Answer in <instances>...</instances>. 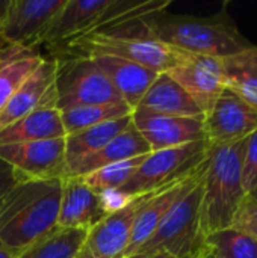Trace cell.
Returning <instances> with one entry per match:
<instances>
[{
    "instance_id": "1",
    "label": "cell",
    "mask_w": 257,
    "mask_h": 258,
    "mask_svg": "<svg viewBox=\"0 0 257 258\" xmlns=\"http://www.w3.org/2000/svg\"><path fill=\"white\" fill-rule=\"evenodd\" d=\"M148 36L189 54L226 59L253 48L236 26L229 3L209 17L176 15L167 11L144 20Z\"/></svg>"
},
{
    "instance_id": "2",
    "label": "cell",
    "mask_w": 257,
    "mask_h": 258,
    "mask_svg": "<svg viewBox=\"0 0 257 258\" xmlns=\"http://www.w3.org/2000/svg\"><path fill=\"white\" fill-rule=\"evenodd\" d=\"M64 180L21 181L0 206V246L14 255L58 227Z\"/></svg>"
},
{
    "instance_id": "3",
    "label": "cell",
    "mask_w": 257,
    "mask_h": 258,
    "mask_svg": "<svg viewBox=\"0 0 257 258\" xmlns=\"http://www.w3.org/2000/svg\"><path fill=\"white\" fill-rule=\"evenodd\" d=\"M247 139L209 148L203 172L200 210L204 236L230 228L233 216L245 197L242 187V159Z\"/></svg>"
},
{
    "instance_id": "4",
    "label": "cell",
    "mask_w": 257,
    "mask_h": 258,
    "mask_svg": "<svg viewBox=\"0 0 257 258\" xmlns=\"http://www.w3.org/2000/svg\"><path fill=\"white\" fill-rule=\"evenodd\" d=\"M138 26L139 21H135L112 30L82 35L67 42L61 54H111L139 63L159 74L176 68L189 54L148 36L142 26L139 29Z\"/></svg>"
},
{
    "instance_id": "5",
    "label": "cell",
    "mask_w": 257,
    "mask_h": 258,
    "mask_svg": "<svg viewBox=\"0 0 257 258\" xmlns=\"http://www.w3.org/2000/svg\"><path fill=\"white\" fill-rule=\"evenodd\" d=\"M204 172V169H203ZM203 174L177 200L155 233L129 258H147L159 252L176 258H201L208 251L201 228Z\"/></svg>"
},
{
    "instance_id": "6",
    "label": "cell",
    "mask_w": 257,
    "mask_h": 258,
    "mask_svg": "<svg viewBox=\"0 0 257 258\" xmlns=\"http://www.w3.org/2000/svg\"><path fill=\"white\" fill-rule=\"evenodd\" d=\"M209 148L211 145L206 141H197L174 148L151 151L120 190L136 198L182 181L201 169Z\"/></svg>"
},
{
    "instance_id": "7",
    "label": "cell",
    "mask_w": 257,
    "mask_h": 258,
    "mask_svg": "<svg viewBox=\"0 0 257 258\" xmlns=\"http://www.w3.org/2000/svg\"><path fill=\"white\" fill-rule=\"evenodd\" d=\"M56 59L55 89L58 110L123 101L109 77L91 57L61 54Z\"/></svg>"
},
{
    "instance_id": "8",
    "label": "cell",
    "mask_w": 257,
    "mask_h": 258,
    "mask_svg": "<svg viewBox=\"0 0 257 258\" xmlns=\"http://www.w3.org/2000/svg\"><path fill=\"white\" fill-rule=\"evenodd\" d=\"M0 159L24 180L65 178V138L0 145Z\"/></svg>"
},
{
    "instance_id": "9",
    "label": "cell",
    "mask_w": 257,
    "mask_h": 258,
    "mask_svg": "<svg viewBox=\"0 0 257 258\" xmlns=\"http://www.w3.org/2000/svg\"><path fill=\"white\" fill-rule=\"evenodd\" d=\"M132 122L151 151L174 148L204 139V115L170 116L142 109L132 112Z\"/></svg>"
},
{
    "instance_id": "10",
    "label": "cell",
    "mask_w": 257,
    "mask_h": 258,
    "mask_svg": "<svg viewBox=\"0 0 257 258\" xmlns=\"http://www.w3.org/2000/svg\"><path fill=\"white\" fill-rule=\"evenodd\" d=\"M153 194L139 195L123 210L103 218L88 231L76 258H121L129 245L135 219Z\"/></svg>"
},
{
    "instance_id": "11",
    "label": "cell",
    "mask_w": 257,
    "mask_h": 258,
    "mask_svg": "<svg viewBox=\"0 0 257 258\" xmlns=\"http://www.w3.org/2000/svg\"><path fill=\"white\" fill-rule=\"evenodd\" d=\"M167 74L189 94L204 115L226 91L224 65L220 57L188 54Z\"/></svg>"
},
{
    "instance_id": "12",
    "label": "cell",
    "mask_w": 257,
    "mask_h": 258,
    "mask_svg": "<svg viewBox=\"0 0 257 258\" xmlns=\"http://www.w3.org/2000/svg\"><path fill=\"white\" fill-rule=\"evenodd\" d=\"M65 0H11L0 39L35 50Z\"/></svg>"
},
{
    "instance_id": "13",
    "label": "cell",
    "mask_w": 257,
    "mask_h": 258,
    "mask_svg": "<svg viewBox=\"0 0 257 258\" xmlns=\"http://www.w3.org/2000/svg\"><path fill=\"white\" fill-rule=\"evenodd\" d=\"M256 130L257 110L227 89L204 115V139L211 147L245 139Z\"/></svg>"
},
{
    "instance_id": "14",
    "label": "cell",
    "mask_w": 257,
    "mask_h": 258,
    "mask_svg": "<svg viewBox=\"0 0 257 258\" xmlns=\"http://www.w3.org/2000/svg\"><path fill=\"white\" fill-rule=\"evenodd\" d=\"M56 57H44L41 60L38 68L21 83V86L0 110V130L24 118L42 104H56Z\"/></svg>"
},
{
    "instance_id": "15",
    "label": "cell",
    "mask_w": 257,
    "mask_h": 258,
    "mask_svg": "<svg viewBox=\"0 0 257 258\" xmlns=\"http://www.w3.org/2000/svg\"><path fill=\"white\" fill-rule=\"evenodd\" d=\"M111 2L112 0H65L38 45L44 44L55 48L89 33Z\"/></svg>"
},
{
    "instance_id": "16",
    "label": "cell",
    "mask_w": 257,
    "mask_h": 258,
    "mask_svg": "<svg viewBox=\"0 0 257 258\" xmlns=\"http://www.w3.org/2000/svg\"><path fill=\"white\" fill-rule=\"evenodd\" d=\"M203 169H204V165L194 175H191L182 181H177L162 190L155 192L145 201V204L142 206V209L139 210V213L135 219L129 245L124 249L121 258L132 257L133 252L155 233V230L159 227V224L167 216V213L171 210V207L177 203V200L200 178V175L203 174Z\"/></svg>"
},
{
    "instance_id": "17",
    "label": "cell",
    "mask_w": 257,
    "mask_h": 258,
    "mask_svg": "<svg viewBox=\"0 0 257 258\" xmlns=\"http://www.w3.org/2000/svg\"><path fill=\"white\" fill-rule=\"evenodd\" d=\"M103 218L106 215L101 209L98 194L80 178H64L58 227L89 231Z\"/></svg>"
},
{
    "instance_id": "18",
    "label": "cell",
    "mask_w": 257,
    "mask_h": 258,
    "mask_svg": "<svg viewBox=\"0 0 257 258\" xmlns=\"http://www.w3.org/2000/svg\"><path fill=\"white\" fill-rule=\"evenodd\" d=\"M88 57H91L100 67V70L109 77L118 91L123 101L133 110L159 76V73L151 71L139 63L111 54H89Z\"/></svg>"
},
{
    "instance_id": "19",
    "label": "cell",
    "mask_w": 257,
    "mask_h": 258,
    "mask_svg": "<svg viewBox=\"0 0 257 258\" xmlns=\"http://www.w3.org/2000/svg\"><path fill=\"white\" fill-rule=\"evenodd\" d=\"M150 153H151L150 145L136 130L133 122H130L117 138H114L101 150L86 156L76 165L67 168L65 178H80L108 165L124 162Z\"/></svg>"
},
{
    "instance_id": "20",
    "label": "cell",
    "mask_w": 257,
    "mask_h": 258,
    "mask_svg": "<svg viewBox=\"0 0 257 258\" xmlns=\"http://www.w3.org/2000/svg\"><path fill=\"white\" fill-rule=\"evenodd\" d=\"M65 138L61 112L55 103L42 104L24 118L0 130V145Z\"/></svg>"
},
{
    "instance_id": "21",
    "label": "cell",
    "mask_w": 257,
    "mask_h": 258,
    "mask_svg": "<svg viewBox=\"0 0 257 258\" xmlns=\"http://www.w3.org/2000/svg\"><path fill=\"white\" fill-rule=\"evenodd\" d=\"M136 109L170 115V116H201L204 115L189 94L167 73H161L141 98Z\"/></svg>"
},
{
    "instance_id": "22",
    "label": "cell",
    "mask_w": 257,
    "mask_h": 258,
    "mask_svg": "<svg viewBox=\"0 0 257 258\" xmlns=\"http://www.w3.org/2000/svg\"><path fill=\"white\" fill-rule=\"evenodd\" d=\"M130 122H132V115L114 121L101 122L98 125L65 136L67 168L76 165L86 156L101 150L106 144H109L114 138H117Z\"/></svg>"
},
{
    "instance_id": "23",
    "label": "cell",
    "mask_w": 257,
    "mask_h": 258,
    "mask_svg": "<svg viewBox=\"0 0 257 258\" xmlns=\"http://www.w3.org/2000/svg\"><path fill=\"white\" fill-rule=\"evenodd\" d=\"M226 89L257 110V45L223 59Z\"/></svg>"
},
{
    "instance_id": "24",
    "label": "cell",
    "mask_w": 257,
    "mask_h": 258,
    "mask_svg": "<svg viewBox=\"0 0 257 258\" xmlns=\"http://www.w3.org/2000/svg\"><path fill=\"white\" fill-rule=\"evenodd\" d=\"M88 231L56 227L14 258H76Z\"/></svg>"
},
{
    "instance_id": "25",
    "label": "cell",
    "mask_w": 257,
    "mask_h": 258,
    "mask_svg": "<svg viewBox=\"0 0 257 258\" xmlns=\"http://www.w3.org/2000/svg\"><path fill=\"white\" fill-rule=\"evenodd\" d=\"M59 112H61L65 136H68L82 132L85 128L98 125L101 122L130 116L133 109L127 106L124 101H120V103H108V104H95V106H77Z\"/></svg>"
},
{
    "instance_id": "26",
    "label": "cell",
    "mask_w": 257,
    "mask_h": 258,
    "mask_svg": "<svg viewBox=\"0 0 257 258\" xmlns=\"http://www.w3.org/2000/svg\"><path fill=\"white\" fill-rule=\"evenodd\" d=\"M206 251L218 258H257V242L250 236L226 228L204 239Z\"/></svg>"
},
{
    "instance_id": "27",
    "label": "cell",
    "mask_w": 257,
    "mask_h": 258,
    "mask_svg": "<svg viewBox=\"0 0 257 258\" xmlns=\"http://www.w3.org/2000/svg\"><path fill=\"white\" fill-rule=\"evenodd\" d=\"M44 57L36 53H27L0 65V110L21 86V83L38 68Z\"/></svg>"
},
{
    "instance_id": "28",
    "label": "cell",
    "mask_w": 257,
    "mask_h": 258,
    "mask_svg": "<svg viewBox=\"0 0 257 258\" xmlns=\"http://www.w3.org/2000/svg\"><path fill=\"white\" fill-rule=\"evenodd\" d=\"M145 157H147V154L129 159L124 162L108 165V166L100 168L85 177H80V180L95 192L120 189L132 178V175L138 171V168L141 166V163L144 162Z\"/></svg>"
},
{
    "instance_id": "29",
    "label": "cell",
    "mask_w": 257,
    "mask_h": 258,
    "mask_svg": "<svg viewBox=\"0 0 257 258\" xmlns=\"http://www.w3.org/2000/svg\"><path fill=\"white\" fill-rule=\"evenodd\" d=\"M230 228L241 231L257 242V201L250 195H245L241 201Z\"/></svg>"
},
{
    "instance_id": "30",
    "label": "cell",
    "mask_w": 257,
    "mask_h": 258,
    "mask_svg": "<svg viewBox=\"0 0 257 258\" xmlns=\"http://www.w3.org/2000/svg\"><path fill=\"white\" fill-rule=\"evenodd\" d=\"M242 187L245 195H251L257 187V130L247 139L242 159Z\"/></svg>"
},
{
    "instance_id": "31",
    "label": "cell",
    "mask_w": 257,
    "mask_h": 258,
    "mask_svg": "<svg viewBox=\"0 0 257 258\" xmlns=\"http://www.w3.org/2000/svg\"><path fill=\"white\" fill-rule=\"evenodd\" d=\"M97 194H98L100 204H101V209H103L106 216L123 210L124 207L132 204L138 198V197L132 198L127 194L121 192L120 189H109V190H101V192H97Z\"/></svg>"
},
{
    "instance_id": "32",
    "label": "cell",
    "mask_w": 257,
    "mask_h": 258,
    "mask_svg": "<svg viewBox=\"0 0 257 258\" xmlns=\"http://www.w3.org/2000/svg\"><path fill=\"white\" fill-rule=\"evenodd\" d=\"M26 181L11 165L0 159V206L5 198L21 183Z\"/></svg>"
},
{
    "instance_id": "33",
    "label": "cell",
    "mask_w": 257,
    "mask_h": 258,
    "mask_svg": "<svg viewBox=\"0 0 257 258\" xmlns=\"http://www.w3.org/2000/svg\"><path fill=\"white\" fill-rule=\"evenodd\" d=\"M35 50L32 48H26V47H20V45H11V44H5L0 48V65H3L8 60H12L15 57H20L23 54L32 53Z\"/></svg>"
},
{
    "instance_id": "34",
    "label": "cell",
    "mask_w": 257,
    "mask_h": 258,
    "mask_svg": "<svg viewBox=\"0 0 257 258\" xmlns=\"http://www.w3.org/2000/svg\"><path fill=\"white\" fill-rule=\"evenodd\" d=\"M9 3H11V0H0V33L3 30L5 21H6V17H8Z\"/></svg>"
},
{
    "instance_id": "35",
    "label": "cell",
    "mask_w": 257,
    "mask_h": 258,
    "mask_svg": "<svg viewBox=\"0 0 257 258\" xmlns=\"http://www.w3.org/2000/svg\"><path fill=\"white\" fill-rule=\"evenodd\" d=\"M15 255L11 252V251H8L6 248H3V246H0V258H14Z\"/></svg>"
},
{
    "instance_id": "36",
    "label": "cell",
    "mask_w": 257,
    "mask_h": 258,
    "mask_svg": "<svg viewBox=\"0 0 257 258\" xmlns=\"http://www.w3.org/2000/svg\"><path fill=\"white\" fill-rule=\"evenodd\" d=\"M147 258H176L174 255H171V254H167V252H159V254H155V255H150V257Z\"/></svg>"
},
{
    "instance_id": "37",
    "label": "cell",
    "mask_w": 257,
    "mask_h": 258,
    "mask_svg": "<svg viewBox=\"0 0 257 258\" xmlns=\"http://www.w3.org/2000/svg\"><path fill=\"white\" fill-rule=\"evenodd\" d=\"M250 197H251V198H254V200H256V201H257V187H256V189H254V190H253V194H251Z\"/></svg>"
},
{
    "instance_id": "38",
    "label": "cell",
    "mask_w": 257,
    "mask_h": 258,
    "mask_svg": "<svg viewBox=\"0 0 257 258\" xmlns=\"http://www.w3.org/2000/svg\"><path fill=\"white\" fill-rule=\"evenodd\" d=\"M206 258H218V257H215V255H212V254L206 252Z\"/></svg>"
},
{
    "instance_id": "39",
    "label": "cell",
    "mask_w": 257,
    "mask_h": 258,
    "mask_svg": "<svg viewBox=\"0 0 257 258\" xmlns=\"http://www.w3.org/2000/svg\"><path fill=\"white\" fill-rule=\"evenodd\" d=\"M5 44H6V42H5V41H3V39H0V48H2V47H3V45H5Z\"/></svg>"
},
{
    "instance_id": "40",
    "label": "cell",
    "mask_w": 257,
    "mask_h": 258,
    "mask_svg": "<svg viewBox=\"0 0 257 258\" xmlns=\"http://www.w3.org/2000/svg\"><path fill=\"white\" fill-rule=\"evenodd\" d=\"M201 258H206V254H204V255H203V257H201Z\"/></svg>"
}]
</instances>
